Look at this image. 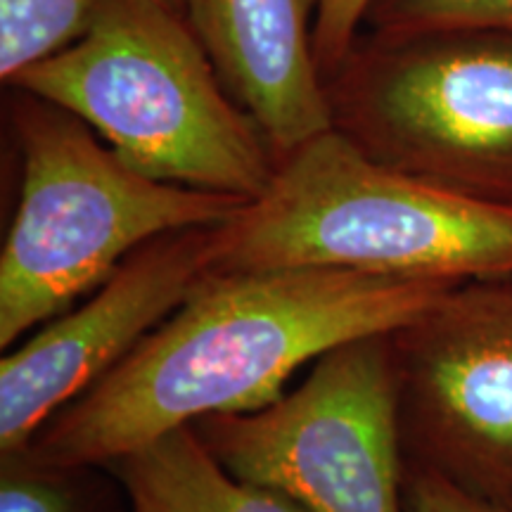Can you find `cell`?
<instances>
[{
  "label": "cell",
  "instance_id": "1",
  "mask_svg": "<svg viewBox=\"0 0 512 512\" xmlns=\"http://www.w3.org/2000/svg\"><path fill=\"white\" fill-rule=\"evenodd\" d=\"M456 285L344 268L209 273L29 448L110 465L209 415L261 411L297 370L351 339L387 335Z\"/></svg>",
  "mask_w": 512,
  "mask_h": 512
},
{
  "label": "cell",
  "instance_id": "2",
  "mask_svg": "<svg viewBox=\"0 0 512 512\" xmlns=\"http://www.w3.org/2000/svg\"><path fill=\"white\" fill-rule=\"evenodd\" d=\"M344 268L396 278H512V209L396 171L330 128L211 228V273Z\"/></svg>",
  "mask_w": 512,
  "mask_h": 512
},
{
  "label": "cell",
  "instance_id": "3",
  "mask_svg": "<svg viewBox=\"0 0 512 512\" xmlns=\"http://www.w3.org/2000/svg\"><path fill=\"white\" fill-rule=\"evenodd\" d=\"M10 88L76 114L155 181L254 200L275 174L271 145L230 98L188 17L157 0H105L81 41Z\"/></svg>",
  "mask_w": 512,
  "mask_h": 512
},
{
  "label": "cell",
  "instance_id": "4",
  "mask_svg": "<svg viewBox=\"0 0 512 512\" xmlns=\"http://www.w3.org/2000/svg\"><path fill=\"white\" fill-rule=\"evenodd\" d=\"M10 91L22 188L0 252L3 351L98 290L145 242L216 226L247 202L143 176L76 114Z\"/></svg>",
  "mask_w": 512,
  "mask_h": 512
},
{
  "label": "cell",
  "instance_id": "5",
  "mask_svg": "<svg viewBox=\"0 0 512 512\" xmlns=\"http://www.w3.org/2000/svg\"><path fill=\"white\" fill-rule=\"evenodd\" d=\"M325 93L332 128L368 157L512 209V31H363Z\"/></svg>",
  "mask_w": 512,
  "mask_h": 512
},
{
  "label": "cell",
  "instance_id": "6",
  "mask_svg": "<svg viewBox=\"0 0 512 512\" xmlns=\"http://www.w3.org/2000/svg\"><path fill=\"white\" fill-rule=\"evenodd\" d=\"M192 430L223 470L306 512H406L387 335L330 349L261 411L209 415Z\"/></svg>",
  "mask_w": 512,
  "mask_h": 512
},
{
  "label": "cell",
  "instance_id": "7",
  "mask_svg": "<svg viewBox=\"0 0 512 512\" xmlns=\"http://www.w3.org/2000/svg\"><path fill=\"white\" fill-rule=\"evenodd\" d=\"M387 344L406 467L512 505V278L458 283Z\"/></svg>",
  "mask_w": 512,
  "mask_h": 512
},
{
  "label": "cell",
  "instance_id": "8",
  "mask_svg": "<svg viewBox=\"0 0 512 512\" xmlns=\"http://www.w3.org/2000/svg\"><path fill=\"white\" fill-rule=\"evenodd\" d=\"M211 228L145 242L79 306L8 349L0 361V453L29 446L190 297L211 273Z\"/></svg>",
  "mask_w": 512,
  "mask_h": 512
},
{
  "label": "cell",
  "instance_id": "9",
  "mask_svg": "<svg viewBox=\"0 0 512 512\" xmlns=\"http://www.w3.org/2000/svg\"><path fill=\"white\" fill-rule=\"evenodd\" d=\"M320 0H192L188 22L275 159L330 131L313 55Z\"/></svg>",
  "mask_w": 512,
  "mask_h": 512
},
{
  "label": "cell",
  "instance_id": "10",
  "mask_svg": "<svg viewBox=\"0 0 512 512\" xmlns=\"http://www.w3.org/2000/svg\"><path fill=\"white\" fill-rule=\"evenodd\" d=\"M107 467L124 486L133 512H306L278 491L223 470L192 425Z\"/></svg>",
  "mask_w": 512,
  "mask_h": 512
},
{
  "label": "cell",
  "instance_id": "11",
  "mask_svg": "<svg viewBox=\"0 0 512 512\" xmlns=\"http://www.w3.org/2000/svg\"><path fill=\"white\" fill-rule=\"evenodd\" d=\"M0 512H133L107 465L57 463L29 446L0 453Z\"/></svg>",
  "mask_w": 512,
  "mask_h": 512
},
{
  "label": "cell",
  "instance_id": "12",
  "mask_svg": "<svg viewBox=\"0 0 512 512\" xmlns=\"http://www.w3.org/2000/svg\"><path fill=\"white\" fill-rule=\"evenodd\" d=\"M105 0H0V79L19 74L74 46Z\"/></svg>",
  "mask_w": 512,
  "mask_h": 512
},
{
  "label": "cell",
  "instance_id": "13",
  "mask_svg": "<svg viewBox=\"0 0 512 512\" xmlns=\"http://www.w3.org/2000/svg\"><path fill=\"white\" fill-rule=\"evenodd\" d=\"M363 27L380 36L439 29L512 31V0H373Z\"/></svg>",
  "mask_w": 512,
  "mask_h": 512
},
{
  "label": "cell",
  "instance_id": "14",
  "mask_svg": "<svg viewBox=\"0 0 512 512\" xmlns=\"http://www.w3.org/2000/svg\"><path fill=\"white\" fill-rule=\"evenodd\" d=\"M373 0H320L316 31H313V55L318 72L328 81L339 64L347 60L356 46L361 27Z\"/></svg>",
  "mask_w": 512,
  "mask_h": 512
},
{
  "label": "cell",
  "instance_id": "15",
  "mask_svg": "<svg viewBox=\"0 0 512 512\" xmlns=\"http://www.w3.org/2000/svg\"><path fill=\"white\" fill-rule=\"evenodd\" d=\"M403 505L406 512H512V505L467 494L444 477L418 467H406Z\"/></svg>",
  "mask_w": 512,
  "mask_h": 512
},
{
  "label": "cell",
  "instance_id": "16",
  "mask_svg": "<svg viewBox=\"0 0 512 512\" xmlns=\"http://www.w3.org/2000/svg\"><path fill=\"white\" fill-rule=\"evenodd\" d=\"M157 3L166 5V8H171L174 12H178V15L188 17V10H190L192 0H157Z\"/></svg>",
  "mask_w": 512,
  "mask_h": 512
}]
</instances>
